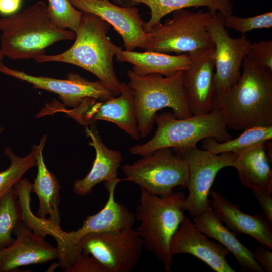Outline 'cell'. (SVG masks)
<instances>
[{"label": "cell", "instance_id": "obj_1", "mask_svg": "<svg viewBox=\"0 0 272 272\" xmlns=\"http://www.w3.org/2000/svg\"><path fill=\"white\" fill-rule=\"evenodd\" d=\"M110 24L98 16L83 13L75 30V40L64 52L43 54L34 58L39 63L58 62L81 67L94 74L115 96L120 93V83L115 72L113 59L122 47L107 35Z\"/></svg>", "mask_w": 272, "mask_h": 272}, {"label": "cell", "instance_id": "obj_2", "mask_svg": "<svg viewBox=\"0 0 272 272\" xmlns=\"http://www.w3.org/2000/svg\"><path fill=\"white\" fill-rule=\"evenodd\" d=\"M243 72L220 106L228 128L241 130L272 126V71L260 66L248 57Z\"/></svg>", "mask_w": 272, "mask_h": 272}, {"label": "cell", "instance_id": "obj_3", "mask_svg": "<svg viewBox=\"0 0 272 272\" xmlns=\"http://www.w3.org/2000/svg\"><path fill=\"white\" fill-rule=\"evenodd\" d=\"M0 51L13 60L28 59L45 54L53 44L72 40L75 32L52 22L46 3L38 1L20 13L0 19Z\"/></svg>", "mask_w": 272, "mask_h": 272}, {"label": "cell", "instance_id": "obj_4", "mask_svg": "<svg viewBox=\"0 0 272 272\" xmlns=\"http://www.w3.org/2000/svg\"><path fill=\"white\" fill-rule=\"evenodd\" d=\"M140 189V198L134 214L140 224L136 230L146 248L163 263L165 271H170L173 256L170 244L185 218V196L182 192H177L160 197Z\"/></svg>", "mask_w": 272, "mask_h": 272}, {"label": "cell", "instance_id": "obj_5", "mask_svg": "<svg viewBox=\"0 0 272 272\" xmlns=\"http://www.w3.org/2000/svg\"><path fill=\"white\" fill-rule=\"evenodd\" d=\"M183 71L172 75L159 74L139 75L131 70L127 71L128 84L134 93L135 117L140 138L152 131L158 111L172 109L177 118L192 115L190 111L182 84Z\"/></svg>", "mask_w": 272, "mask_h": 272}, {"label": "cell", "instance_id": "obj_6", "mask_svg": "<svg viewBox=\"0 0 272 272\" xmlns=\"http://www.w3.org/2000/svg\"><path fill=\"white\" fill-rule=\"evenodd\" d=\"M155 123L154 136L144 144L130 147L131 154L143 156L163 148L194 146L208 138L218 142L232 139L220 109L180 119L173 113L165 112L157 114Z\"/></svg>", "mask_w": 272, "mask_h": 272}, {"label": "cell", "instance_id": "obj_7", "mask_svg": "<svg viewBox=\"0 0 272 272\" xmlns=\"http://www.w3.org/2000/svg\"><path fill=\"white\" fill-rule=\"evenodd\" d=\"M214 13L193 12L185 9L173 12L171 18L164 23H160L147 32L145 50L178 55L214 47L207 30Z\"/></svg>", "mask_w": 272, "mask_h": 272}, {"label": "cell", "instance_id": "obj_8", "mask_svg": "<svg viewBox=\"0 0 272 272\" xmlns=\"http://www.w3.org/2000/svg\"><path fill=\"white\" fill-rule=\"evenodd\" d=\"M124 180L133 182L147 192L160 197L170 195L176 186L187 187L186 160L172 148H163L122 167Z\"/></svg>", "mask_w": 272, "mask_h": 272}, {"label": "cell", "instance_id": "obj_9", "mask_svg": "<svg viewBox=\"0 0 272 272\" xmlns=\"http://www.w3.org/2000/svg\"><path fill=\"white\" fill-rule=\"evenodd\" d=\"M224 17L220 12H217L207 26L215 53L213 110L220 109L224 98L239 80L240 69L251 44L245 35L231 37L224 25Z\"/></svg>", "mask_w": 272, "mask_h": 272}, {"label": "cell", "instance_id": "obj_10", "mask_svg": "<svg viewBox=\"0 0 272 272\" xmlns=\"http://www.w3.org/2000/svg\"><path fill=\"white\" fill-rule=\"evenodd\" d=\"M120 89L119 95L107 100L86 98L74 108L67 109L49 107L44 108L42 114L63 112L85 126L93 125L97 120L111 122L133 139L138 140L140 135L135 114L133 91L128 83L124 82L120 83Z\"/></svg>", "mask_w": 272, "mask_h": 272}, {"label": "cell", "instance_id": "obj_11", "mask_svg": "<svg viewBox=\"0 0 272 272\" xmlns=\"http://www.w3.org/2000/svg\"><path fill=\"white\" fill-rule=\"evenodd\" d=\"M172 149L187 162L189 192L185 208L191 216H197L211 206L208 196L217 174L223 168L233 167L237 155L231 152L214 154L196 146Z\"/></svg>", "mask_w": 272, "mask_h": 272}, {"label": "cell", "instance_id": "obj_12", "mask_svg": "<svg viewBox=\"0 0 272 272\" xmlns=\"http://www.w3.org/2000/svg\"><path fill=\"white\" fill-rule=\"evenodd\" d=\"M82 252L96 258L109 272H131L141 259L143 242L133 228L89 233L80 239Z\"/></svg>", "mask_w": 272, "mask_h": 272}, {"label": "cell", "instance_id": "obj_13", "mask_svg": "<svg viewBox=\"0 0 272 272\" xmlns=\"http://www.w3.org/2000/svg\"><path fill=\"white\" fill-rule=\"evenodd\" d=\"M0 72L30 83L35 88L58 94L63 104L72 108L78 106L86 98L104 100L115 96L101 81H90L72 72L67 75V79H60L33 76L4 64L0 68Z\"/></svg>", "mask_w": 272, "mask_h": 272}, {"label": "cell", "instance_id": "obj_14", "mask_svg": "<svg viewBox=\"0 0 272 272\" xmlns=\"http://www.w3.org/2000/svg\"><path fill=\"white\" fill-rule=\"evenodd\" d=\"M71 4L83 13L95 15L113 27L121 36L125 50L137 48L145 50L148 34L146 22L134 6H119L109 0H70Z\"/></svg>", "mask_w": 272, "mask_h": 272}, {"label": "cell", "instance_id": "obj_15", "mask_svg": "<svg viewBox=\"0 0 272 272\" xmlns=\"http://www.w3.org/2000/svg\"><path fill=\"white\" fill-rule=\"evenodd\" d=\"M188 54L191 63L182 74L187 103L192 115L206 114L213 110L215 47Z\"/></svg>", "mask_w": 272, "mask_h": 272}, {"label": "cell", "instance_id": "obj_16", "mask_svg": "<svg viewBox=\"0 0 272 272\" xmlns=\"http://www.w3.org/2000/svg\"><path fill=\"white\" fill-rule=\"evenodd\" d=\"M15 241L0 249V272H9L19 267L42 264L58 259L57 247L47 242L22 220L14 231Z\"/></svg>", "mask_w": 272, "mask_h": 272}, {"label": "cell", "instance_id": "obj_17", "mask_svg": "<svg viewBox=\"0 0 272 272\" xmlns=\"http://www.w3.org/2000/svg\"><path fill=\"white\" fill-rule=\"evenodd\" d=\"M171 254L186 253L198 258L216 272H234L226 257L229 252L222 245L209 240L194 222L185 217L174 234L170 244Z\"/></svg>", "mask_w": 272, "mask_h": 272}, {"label": "cell", "instance_id": "obj_18", "mask_svg": "<svg viewBox=\"0 0 272 272\" xmlns=\"http://www.w3.org/2000/svg\"><path fill=\"white\" fill-rule=\"evenodd\" d=\"M210 194L213 211L227 228L235 234L248 235L261 246L272 249V223L264 214H247L219 193L210 191Z\"/></svg>", "mask_w": 272, "mask_h": 272}, {"label": "cell", "instance_id": "obj_19", "mask_svg": "<svg viewBox=\"0 0 272 272\" xmlns=\"http://www.w3.org/2000/svg\"><path fill=\"white\" fill-rule=\"evenodd\" d=\"M124 179L117 177L105 182V187L109 194L106 204L98 213L86 217L80 228L66 232V237L71 244L79 245L81 238L87 233L133 228L136 220L134 214L114 198L115 188Z\"/></svg>", "mask_w": 272, "mask_h": 272}, {"label": "cell", "instance_id": "obj_20", "mask_svg": "<svg viewBox=\"0 0 272 272\" xmlns=\"http://www.w3.org/2000/svg\"><path fill=\"white\" fill-rule=\"evenodd\" d=\"M85 133L91 140L89 145L94 148L96 155L89 172L83 178L74 182L73 190L80 196L90 194L93 187L100 183L117 178L123 160L119 151L110 149L104 144L95 125L86 126Z\"/></svg>", "mask_w": 272, "mask_h": 272}, {"label": "cell", "instance_id": "obj_21", "mask_svg": "<svg viewBox=\"0 0 272 272\" xmlns=\"http://www.w3.org/2000/svg\"><path fill=\"white\" fill-rule=\"evenodd\" d=\"M193 222L205 235L214 238L231 253L242 268L253 272L264 271L255 259L253 253L222 224L211 206L200 214L194 216Z\"/></svg>", "mask_w": 272, "mask_h": 272}, {"label": "cell", "instance_id": "obj_22", "mask_svg": "<svg viewBox=\"0 0 272 272\" xmlns=\"http://www.w3.org/2000/svg\"><path fill=\"white\" fill-rule=\"evenodd\" d=\"M47 136L43 135L39 145H34L37 160V173L31 185V192L39 199L37 216L45 218L54 224L60 225L61 221L60 205V185L56 176L47 168L44 160L43 150Z\"/></svg>", "mask_w": 272, "mask_h": 272}, {"label": "cell", "instance_id": "obj_23", "mask_svg": "<svg viewBox=\"0 0 272 272\" xmlns=\"http://www.w3.org/2000/svg\"><path fill=\"white\" fill-rule=\"evenodd\" d=\"M118 62H128L131 70L139 75L159 74L169 76L189 67L191 60L188 53L170 55L152 51L143 52L121 50L115 56Z\"/></svg>", "mask_w": 272, "mask_h": 272}, {"label": "cell", "instance_id": "obj_24", "mask_svg": "<svg viewBox=\"0 0 272 272\" xmlns=\"http://www.w3.org/2000/svg\"><path fill=\"white\" fill-rule=\"evenodd\" d=\"M265 148L258 146L237 155L233 167L237 170L243 186L252 191L271 195L272 170Z\"/></svg>", "mask_w": 272, "mask_h": 272}, {"label": "cell", "instance_id": "obj_25", "mask_svg": "<svg viewBox=\"0 0 272 272\" xmlns=\"http://www.w3.org/2000/svg\"><path fill=\"white\" fill-rule=\"evenodd\" d=\"M123 6H132L142 4L150 10L151 17L145 23V30L160 24L161 19L175 11L186 8L206 7L212 13L220 12L224 17L233 14L231 0H114Z\"/></svg>", "mask_w": 272, "mask_h": 272}, {"label": "cell", "instance_id": "obj_26", "mask_svg": "<svg viewBox=\"0 0 272 272\" xmlns=\"http://www.w3.org/2000/svg\"><path fill=\"white\" fill-rule=\"evenodd\" d=\"M237 138L218 142L213 138L202 140V148L214 154L231 152L239 155L260 146H266L272 139V126H256L244 130Z\"/></svg>", "mask_w": 272, "mask_h": 272}, {"label": "cell", "instance_id": "obj_27", "mask_svg": "<svg viewBox=\"0 0 272 272\" xmlns=\"http://www.w3.org/2000/svg\"><path fill=\"white\" fill-rule=\"evenodd\" d=\"M22 217L21 206L13 187L0 198V249L15 241L12 235Z\"/></svg>", "mask_w": 272, "mask_h": 272}, {"label": "cell", "instance_id": "obj_28", "mask_svg": "<svg viewBox=\"0 0 272 272\" xmlns=\"http://www.w3.org/2000/svg\"><path fill=\"white\" fill-rule=\"evenodd\" d=\"M4 153L10 160V165L5 170L0 172V198L13 188L27 171L37 166L33 146L31 152L24 157L18 156L10 148H6Z\"/></svg>", "mask_w": 272, "mask_h": 272}, {"label": "cell", "instance_id": "obj_29", "mask_svg": "<svg viewBox=\"0 0 272 272\" xmlns=\"http://www.w3.org/2000/svg\"><path fill=\"white\" fill-rule=\"evenodd\" d=\"M50 19L57 27L75 32L83 12L76 9L70 0H47Z\"/></svg>", "mask_w": 272, "mask_h": 272}, {"label": "cell", "instance_id": "obj_30", "mask_svg": "<svg viewBox=\"0 0 272 272\" xmlns=\"http://www.w3.org/2000/svg\"><path fill=\"white\" fill-rule=\"evenodd\" d=\"M226 28L238 31L242 35L254 29L272 27V12H268L249 17H240L233 14L224 17Z\"/></svg>", "mask_w": 272, "mask_h": 272}, {"label": "cell", "instance_id": "obj_31", "mask_svg": "<svg viewBox=\"0 0 272 272\" xmlns=\"http://www.w3.org/2000/svg\"><path fill=\"white\" fill-rule=\"evenodd\" d=\"M247 57L259 66L272 71V41L251 43Z\"/></svg>", "mask_w": 272, "mask_h": 272}, {"label": "cell", "instance_id": "obj_32", "mask_svg": "<svg viewBox=\"0 0 272 272\" xmlns=\"http://www.w3.org/2000/svg\"><path fill=\"white\" fill-rule=\"evenodd\" d=\"M64 270L65 272H109L96 258L83 252L69 267Z\"/></svg>", "mask_w": 272, "mask_h": 272}, {"label": "cell", "instance_id": "obj_33", "mask_svg": "<svg viewBox=\"0 0 272 272\" xmlns=\"http://www.w3.org/2000/svg\"><path fill=\"white\" fill-rule=\"evenodd\" d=\"M254 257L264 271H272V252L271 249L263 246L256 248Z\"/></svg>", "mask_w": 272, "mask_h": 272}, {"label": "cell", "instance_id": "obj_34", "mask_svg": "<svg viewBox=\"0 0 272 272\" xmlns=\"http://www.w3.org/2000/svg\"><path fill=\"white\" fill-rule=\"evenodd\" d=\"M252 193L262 208L263 214L269 221L272 223V198L271 195L254 191H252Z\"/></svg>", "mask_w": 272, "mask_h": 272}, {"label": "cell", "instance_id": "obj_35", "mask_svg": "<svg viewBox=\"0 0 272 272\" xmlns=\"http://www.w3.org/2000/svg\"><path fill=\"white\" fill-rule=\"evenodd\" d=\"M22 0H0V13L10 15L19 8Z\"/></svg>", "mask_w": 272, "mask_h": 272}, {"label": "cell", "instance_id": "obj_36", "mask_svg": "<svg viewBox=\"0 0 272 272\" xmlns=\"http://www.w3.org/2000/svg\"><path fill=\"white\" fill-rule=\"evenodd\" d=\"M4 56L0 51V68L3 65V60L4 59Z\"/></svg>", "mask_w": 272, "mask_h": 272}, {"label": "cell", "instance_id": "obj_37", "mask_svg": "<svg viewBox=\"0 0 272 272\" xmlns=\"http://www.w3.org/2000/svg\"><path fill=\"white\" fill-rule=\"evenodd\" d=\"M4 128L3 127H0V137L2 134V133H3V131H4Z\"/></svg>", "mask_w": 272, "mask_h": 272}]
</instances>
